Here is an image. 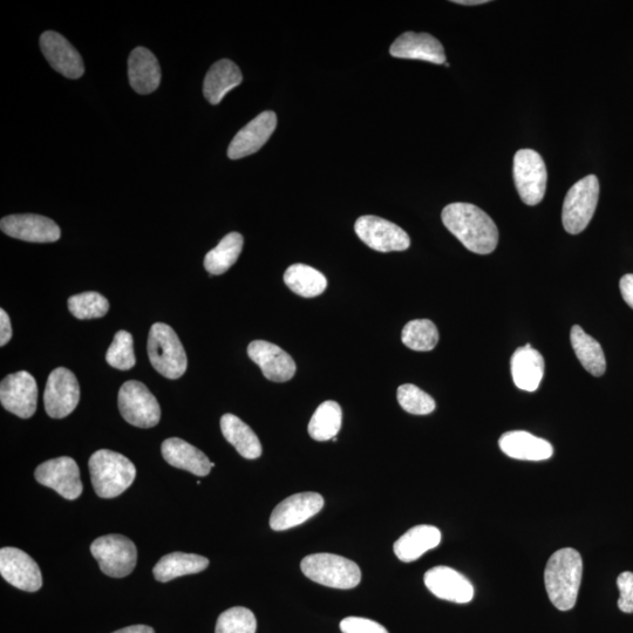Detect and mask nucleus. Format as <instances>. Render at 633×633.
Returning <instances> with one entry per match:
<instances>
[{
	"instance_id": "obj_1",
	"label": "nucleus",
	"mask_w": 633,
	"mask_h": 633,
	"mask_svg": "<svg viewBox=\"0 0 633 633\" xmlns=\"http://www.w3.org/2000/svg\"><path fill=\"white\" fill-rule=\"evenodd\" d=\"M441 219L445 227L472 253L488 255L498 247V227L485 211L474 204H449L442 210Z\"/></svg>"
},
{
	"instance_id": "obj_2",
	"label": "nucleus",
	"mask_w": 633,
	"mask_h": 633,
	"mask_svg": "<svg viewBox=\"0 0 633 633\" xmlns=\"http://www.w3.org/2000/svg\"><path fill=\"white\" fill-rule=\"evenodd\" d=\"M583 575V561L577 550H557L549 558L544 583L549 600L558 610L569 611L575 607Z\"/></svg>"
},
{
	"instance_id": "obj_3",
	"label": "nucleus",
	"mask_w": 633,
	"mask_h": 633,
	"mask_svg": "<svg viewBox=\"0 0 633 633\" xmlns=\"http://www.w3.org/2000/svg\"><path fill=\"white\" fill-rule=\"evenodd\" d=\"M90 474L95 493L102 499H114L126 492L136 478V468L126 456L100 449L90 461Z\"/></svg>"
},
{
	"instance_id": "obj_4",
	"label": "nucleus",
	"mask_w": 633,
	"mask_h": 633,
	"mask_svg": "<svg viewBox=\"0 0 633 633\" xmlns=\"http://www.w3.org/2000/svg\"><path fill=\"white\" fill-rule=\"evenodd\" d=\"M148 357L156 371L167 379H179L187 371L188 360L180 338L169 325L155 323L149 331Z\"/></svg>"
},
{
	"instance_id": "obj_5",
	"label": "nucleus",
	"mask_w": 633,
	"mask_h": 633,
	"mask_svg": "<svg viewBox=\"0 0 633 633\" xmlns=\"http://www.w3.org/2000/svg\"><path fill=\"white\" fill-rule=\"evenodd\" d=\"M301 569L311 581L329 588L349 590L358 587L362 581V571L357 563L333 554L306 556Z\"/></svg>"
},
{
	"instance_id": "obj_6",
	"label": "nucleus",
	"mask_w": 633,
	"mask_h": 633,
	"mask_svg": "<svg viewBox=\"0 0 633 633\" xmlns=\"http://www.w3.org/2000/svg\"><path fill=\"white\" fill-rule=\"evenodd\" d=\"M600 199V181L589 175L570 188L563 203V227L571 235H577L589 226Z\"/></svg>"
},
{
	"instance_id": "obj_7",
	"label": "nucleus",
	"mask_w": 633,
	"mask_h": 633,
	"mask_svg": "<svg viewBox=\"0 0 633 633\" xmlns=\"http://www.w3.org/2000/svg\"><path fill=\"white\" fill-rule=\"evenodd\" d=\"M91 553L107 576L124 578L133 573L138 561V550L126 536H101L91 546Z\"/></svg>"
},
{
	"instance_id": "obj_8",
	"label": "nucleus",
	"mask_w": 633,
	"mask_h": 633,
	"mask_svg": "<svg viewBox=\"0 0 633 633\" xmlns=\"http://www.w3.org/2000/svg\"><path fill=\"white\" fill-rule=\"evenodd\" d=\"M119 410L128 424L139 428H152L159 424L161 408L158 400L140 381L129 380L121 386Z\"/></svg>"
},
{
	"instance_id": "obj_9",
	"label": "nucleus",
	"mask_w": 633,
	"mask_h": 633,
	"mask_svg": "<svg viewBox=\"0 0 633 633\" xmlns=\"http://www.w3.org/2000/svg\"><path fill=\"white\" fill-rule=\"evenodd\" d=\"M548 173L542 156L533 149H521L514 156V181L521 200L539 204L546 194Z\"/></svg>"
},
{
	"instance_id": "obj_10",
	"label": "nucleus",
	"mask_w": 633,
	"mask_h": 633,
	"mask_svg": "<svg viewBox=\"0 0 633 633\" xmlns=\"http://www.w3.org/2000/svg\"><path fill=\"white\" fill-rule=\"evenodd\" d=\"M355 230L367 247L380 253L405 251L411 245V238L404 229L381 217L371 215L359 217Z\"/></svg>"
},
{
	"instance_id": "obj_11",
	"label": "nucleus",
	"mask_w": 633,
	"mask_h": 633,
	"mask_svg": "<svg viewBox=\"0 0 633 633\" xmlns=\"http://www.w3.org/2000/svg\"><path fill=\"white\" fill-rule=\"evenodd\" d=\"M80 400V386L74 373L65 367L51 372L47 379L44 404L53 419H63L76 410Z\"/></svg>"
},
{
	"instance_id": "obj_12",
	"label": "nucleus",
	"mask_w": 633,
	"mask_h": 633,
	"mask_svg": "<svg viewBox=\"0 0 633 633\" xmlns=\"http://www.w3.org/2000/svg\"><path fill=\"white\" fill-rule=\"evenodd\" d=\"M38 386L29 372L9 374L0 384V403L22 419H30L37 411Z\"/></svg>"
},
{
	"instance_id": "obj_13",
	"label": "nucleus",
	"mask_w": 633,
	"mask_h": 633,
	"mask_svg": "<svg viewBox=\"0 0 633 633\" xmlns=\"http://www.w3.org/2000/svg\"><path fill=\"white\" fill-rule=\"evenodd\" d=\"M36 480L63 496L66 500H77L83 494V482L77 462L68 456L44 462L36 469Z\"/></svg>"
},
{
	"instance_id": "obj_14",
	"label": "nucleus",
	"mask_w": 633,
	"mask_h": 633,
	"mask_svg": "<svg viewBox=\"0 0 633 633\" xmlns=\"http://www.w3.org/2000/svg\"><path fill=\"white\" fill-rule=\"evenodd\" d=\"M0 574L13 587L36 592L43 587L42 571L25 551L6 547L0 550Z\"/></svg>"
},
{
	"instance_id": "obj_15",
	"label": "nucleus",
	"mask_w": 633,
	"mask_h": 633,
	"mask_svg": "<svg viewBox=\"0 0 633 633\" xmlns=\"http://www.w3.org/2000/svg\"><path fill=\"white\" fill-rule=\"evenodd\" d=\"M324 507V499L317 493H299L290 496L274 509L270 517V527L283 532L301 526L302 523L317 515Z\"/></svg>"
},
{
	"instance_id": "obj_16",
	"label": "nucleus",
	"mask_w": 633,
	"mask_h": 633,
	"mask_svg": "<svg viewBox=\"0 0 633 633\" xmlns=\"http://www.w3.org/2000/svg\"><path fill=\"white\" fill-rule=\"evenodd\" d=\"M4 234L32 243H53L61 236L58 224L49 217L34 214L10 215L0 222Z\"/></svg>"
},
{
	"instance_id": "obj_17",
	"label": "nucleus",
	"mask_w": 633,
	"mask_h": 633,
	"mask_svg": "<svg viewBox=\"0 0 633 633\" xmlns=\"http://www.w3.org/2000/svg\"><path fill=\"white\" fill-rule=\"evenodd\" d=\"M40 50L54 71L68 79L84 76L85 65L80 53L68 40L54 31H46L40 37Z\"/></svg>"
},
{
	"instance_id": "obj_18",
	"label": "nucleus",
	"mask_w": 633,
	"mask_h": 633,
	"mask_svg": "<svg viewBox=\"0 0 633 633\" xmlns=\"http://www.w3.org/2000/svg\"><path fill=\"white\" fill-rule=\"evenodd\" d=\"M248 356L261 367L263 376L275 383H285L295 377L297 366L295 360L281 347L255 340L248 346Z\"/></svg>"
},
{
	"instance_id": "obj_19",
	"label": "nucleus",
	"mask_w": 633,
	"mask_h": 633,
	"mask_svg": "<svg viewBox=\"0 0 633 633\" xmlns=\"http://www.w3.org/2000/svg\"><path fill=\"white\" fill-rule=\"evenodd\" d=\"M277 127V115L274 112H263L241 129L231 141L228 156L231 160L247 158L260 151L271 138Z\"/></svg>"
},
{
	"instance_id": "obj_20",
	"label": "nucleus",
	"mask_w": 633,
	"mask_h": 633,
	"mask_svg": "<svg viewBox=\"0 0 633 633\" xmlns=\"http://www.w3.org/2000/svg\"><path fill=\"white\" fill-rule=\"evenodd\" d=\"M425 585L434 596L458 604L473 600L474 587L464 575L448 567H435L425 574Z\"/></svg>"
},
{
	"instance_id": "obj_21",
	"label": "nucleus",
	"mask_w": 633,
	"mask_h": 633,
	"mask_svg": "<svg viewBox=\"0 0 633 633\" xmlns=\"http://www.w3.org/2000/svg\"><path fill=\"white\" fill-rule=\"evenodd\" d=\"M390 53L394 58L422 60L437 65L446 63L444 46L428 33L401 34L392 44Z\"/></svg>"
},
{
	"instance_id": "obj_22",
	"label": "nucleus",
	"mask_w": 633,
	"mask_h": 633,
	"mask_svg": "<svg viewBox=\"0 0 633 633\" xmlns=\"http://www.w3.org/2000/svg\"><path fill=\"white\" fill-rule=\"evenodd\" d=\"M129 83L139 94H151L161 83V67L154 54L145 47H136L128 60Z\"/></svg>"
},
{
	"instance_id": "obj_23",
	"label": "nucleus",
	"mask_w": 633,
	"mask_h": 633,
	"mask_svg": "<svg viewBox=\"0 0 633 633\" xmlns=\"http://www.w3.org/2000/svg\"><path fill=\"white\" fill-rule=\"evenodd\" d=\"M161 451L163 459L170 466L183 469L196 476H207L213 468V462L209 461L206 454L179 438L163 441Z\"/></svg>"
},
{
	"instance_id": "obj_24",
	"label": "nucleus",
	"mask_w": 633,
	"mask_h": 633,
	"mask_svg": "<svg viewBox=\"0 0 633 633\" xmlns=\"http://www.w3.org/2000/svg\"><path fill=\"white\" fill-rule=\"evenodd\" d=\"M499 446L509 458L516 460L543 461L550 459L554 454L550 442L524 431L503 434Z\"/></svg>"
},
{
	"instance_id": "obj_25",
	"label": "nucleus",
	"mask_w": 633,
	"mask_h": 633,
	"mask_svg": "<svg viewBox=\"0 0 633 633\" xmlns=\"http://www.w3.org/2000/svg\"><path fill=\"white\" fill-rule=\"evenodd\" d=\"M514 384L522 391L535 392L544 376V359L530 344L517 349L512 357Z\"/></svg>"
},
{
	"instance_id": "obj_26",
	"label": "nucleus",
	"mask_w": 633,
	"mask_h": 633,
	"mask_svg": "<svg viewBox=\"0 0 633 633\" xmlns=\"http://www.w3.org/2000/svg\"><path fill=\"white\" fill-rule=\"evenodd\" d=\"M242 81V72L233 61L219 60L210 67L204 79V97L211 105H219L230 91L242 84Z\"/></svg>"
},
{
	"instance_id": "obj_27",
	"label": "nucleus",
	"mask_w": 633,
	"mask_h": 633,
	"mask_svg": "<svg viewBox=\"0 0 633 633\" xmlns=\"http://www.w3.org/2000/svg\"><path fill=\"white\" fill-rule=\"evenodd\" d=\"M440 542L441 532L437 527L421 524V526L408 530L394 543V554L400 561L414 562L427 551L437 548Z\"/></svg>"
},
{
	"instance_id": "obj_28",
	"label": "nucleus",
	"mask_w": 633,
	"mask_h": 633,
	"mask_svg": "<svg viewBox=\"0 0 633 633\" xmlns=\"http://www.w3.org/2000/svg\"><path fill=\"white\" fill-rule=\"evenodd\" d=\"M224 438L236 448L244 459L255 460L262 455V445L256 433L234 414H224L221 419Z\"/></svg>"
},
{
	"instance_id": "obj_29",
	"label": "nucleus",
	"mask_w": 633,
	"mask_h": 633,
	"mask_svg": "<svg viewBox=\"0 0 633 633\" xmlns=\"http://www.w3.org/2000/svg\"><path fill=\"white\" fill-rule=\"evenodd\" d=\"M209 566L207 557L195 554L172 553L163 556L153 570L156 581L167 583L175 578L199 574Z\"/></svg>"
},
{
	"instance_id": "obj_30",
	"label": "nucleus",
	"mask_w": 633,
	"mask_h": 633,
	"mask_svg": "<svg viewBox=\"0 0 633 633\" xmlns=\"http://www.w3.org/2000/svg\"><path fill=\"white\" fill-rule=\"evenodd\" d=\"M571 345L578 360L594 377H602L607 370V360L600 343L587 335L581 326L575 325L570 332Z\"/></svg>"
},
{
	"instance_id": "obj_31",
	"label": "nucleus",
	"mask_w": 633,
	"mask_h": 633,
	"mask_svg": "<svg viewBox=\"0 0 633 633\" xmlns=\"http://www.w3.org/2000/svg\"><path fill=\"white\" fill-rule=\"evenodd\" d=\"M284 283L295 292L296 295L305 298H313L322 295L328 288V279L321 271L309 267L305 264L291 265L285 271Z\"/></svg>"
},
{
	"instance_id": "obj_32",
	"label": "nucleus",
	"mask_w": 633,
	"mask_h": 633,
	"mask_svg": "<svg viewBox=\"0 0 633 633\" xmlns=\"http://www.w3.org/2000/svg\"><path fill=\"white\" fill-rule=\"evenodd\" d=\"M243 236L230 233L224 236L216 248L210 250L204 258V268L210 275H222L237 262L243 249Z\"/></svg>"
},
{
	"instance_id": "obj_33",
	"label": "nucleus",
	"mask_w": 633,
	"mask_h": 633,
	"mask_svg": "<svg viewBox=\"0 0 633 633\" xmlns=\"http://www.w3.org/2000/svg\"><path fill=\"white\" fill-rule=\"evenodd\" d=\"M343 412L336 401H325L312 415L308 431L316 441L335 439L342 428Z\"/></svg>"
},
{
	"instance_id": "obj_34",
	"label": "nucleus",
	"mask_w": 633,
	"mask_h": 633,
	"mask_svg": "<svg viewBox=\"0 0 633 633\" xmlns=\"http://www.w3.org/2000/svg\"><path fill=\"white\" fill-rule=\"evenodd\" d=\"M401 340L408 349L428 352L438 345L439 331L430 319H415L405 325Z\"/></svg>"
},
{
	"instance_id": "obj_35",
	"label": "nucleus",
	"mask_w": 633,
	"mask_h": 633,
	"mask_svg": "<svg viewBox=\"0 0 633 633\" xmlns=\"http://www.w3.org/2000/svg\"><path fill=\"white\" fill-rule=\"evenodd\" d=\"M68 310L78 319H97L107 315L110 303L98 292H84L68 299Z\"/></svg>"
},
{
	"instance_id": "obj_36",
	"label": "nucleus",
	"mask_w": 633,
	"mask_h": 633,
	"mask_svg": "<svg viewBox=\"0 0 633 633\" xmlns=\"http://www.w3.org/2000/svg\"><path fill=\"white\" fill-rule=\"evenodd\" d=\"M256 630L257 621L253 611L235 607L220 615L215 633H256Z\"/></svg>"
},
{
	"instance_id": "obj_37",
	"label": "nucleus",
	"mask_w": 633,
	"mask_h": 633,
	"mask_svg": "<svg viewBox=\"0 0 633 633\" xmlns=\"http://www.w3.org/2000/svg\"><path fill=\"white\" fill-rule=\"evenodd\" d=\"M107 363L114 369L128 371L136 364L133 336L127 331H119L106 353Z\"/></svg>"
},
{
	"instance_id": "obj_38",
	"label": "nucleus",
	"mask_w": 633,
	"mask_h": 633,
	"mask_svg": "<svg viewBox=\"0 0 633 633\" xmlns=\"http://www.w3.org/2000/svg\"><path fill=\"white\" fill-rule=\"evenodd\" d=\"M398 403L407 413L427 415L435 410V401L426 392L412 384L401 385L397 393Z\"/></svg>"
},
{
	"instance_id": "obj_39",
	"label": "nucleus",
	"mask_w": 633,
	"mask_h": 633,
	"mask_svg": "<svg viewBox=\"0 0 633 633\" xmlns=\"http://www.w3.org/2000/svg\"><path fill=\"white\" fill-rule=\"evenodd\" d=\"M343 633H389L383 625L363 617H346L340 622Z\"/></svg>"
},
{
	"instance_id": "obj_40",
	"label": "nucleus",
	"mask_w": 633,
	"mask_h": 633,
	"mask_svg": "<svg viewBox=\"0 0 633 633\" xmlns=\"http://www.w3.org/2000/svg\"><path fill=\"white\" fill-rule=\"evenodd\" d=\"M617 587L621 596L618 600L619 610L625 614H633V573L625 571L617 578Z\"/></svg>"
},
{
	"instance_id": "obj_41",
	"label": "nucleus",
	"mask_w": 633,
	"mask_h": 633,
	"mask_svg": "<svg viewBox=\"0 0 633 633\" xmlns=\"http://www.w3.org/2000/svg\"><path fill=\"white\" fill-rule=\"evenodd\" d=\"M12 338V326L8 313L0 310V346H5Z\"/></svg>"
},
{
	"instance_id": "obj_42",
	"label": "nucleus",
	"mask_w": 633,
	"mask_h": 633,
	"mask_svg": "<svg viewBox=\"0 0 633 633\" xmlns=\"http://www.w3.org/2000/svg\"><path fill=\"white\" fill-rule=\"evenodd\" d=\"M619 289H621L622 297L626 304L633 309V275H625L619 282Z\"/></svg>"
},
{
	"instance_id": "obj_43",
	"label": "nucleus",
	"mask_w": 633,
	"mask_h": 633,
	"mask_svg": "<svg viewBox=\"0 0 633 633\" xmlns=\"http://www.w3.org/2000/svg\"><path fill=\"white\" fill-rule=\"evenodd\" d=\"M113 633H155L151 626L147 625H132L128 628H124Z\"/></svg>"
},
{
	"instance_id": "obj_44",
	"label": "nucleus",
	"mask_w": 633,
	"mask_h": 633,
	"mask_svg": "<svg viewBox=\"0 0 633 633\" xmlns=\"http://www.w3.org/2000/svg\"><path fill=\"white\" fill-rule=\"evenodd\" d=\"M453 3L459 4V5L473 6V5L486 4V3H489V2H488V0H454Z\"/></svg>"
}]
</instances>
